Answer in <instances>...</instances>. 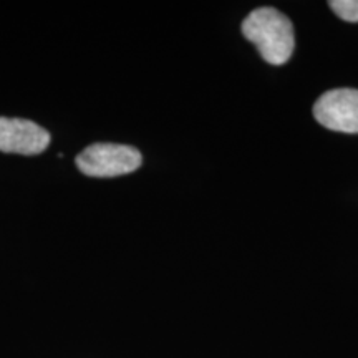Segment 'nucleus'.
Returning a JSON list of instances; mask_svg holds the SVG:
<instances>
[{
	"instance_id": "obj_1",
	"label": "nucleus",
	"mask_w": 358,
	"mask_h": 358,
	"mask_svg": "<svg viewBox=\"0 0 358 358\" xmlns=\"http://www.w3.org/2000/svg\"><path fill=\"white\" fill-rule=\"evenodd\" d=\"M244 37L257 47L267 64L284 65L294 53V25L272 7H259L243 22Z\"/></svg>"
},
{
	"instance_id": "obj_2",
	"label": "nucleus",
	"mask_w": 358,
	"mask_h": 358,
	"mask_svg": "<svg viewBox=\"0 0 358 358\" xmlns=\"http://www.w3.org/2000/svg\"><path fill=\"white\" fill-rule=\"evenodd\" d=\"M141 161V153L133 146L95 143L77 156V166L87 176L115 178L136 171Z\"/></svg>"
},
{
	"instance_id": "obj_3",
	"label": "nucleus",
	"mask_w": 358,
	"mask_h": 358,
	"mask_svg": "<svg viewBox=\"0 0 358 358\" xmlns=\"http://www.w3.org/2000/svg\"><path fill=\"white\" fill-rule=\"evenodd\" d=\"M313 116L322 127L338 133H358V90L337 88L313 105Z\"/></svg>"
},
{
	"instance_id": "obj_4",
	"label": "nucleus",
	"mask_w": 358,
	"mask_h": 358,
	"mask_svg": "<svg viewBox=\"0 0 358 358\" xmlns=\"http://www.w3.org/2000/svg\"><path fill=\"white\" fill-rule=\"evenodd\" d=\"M50 145V133L37 123L24 118L0 116V151L34 156Z\"/></svg>"
},
{
	"instance_id": "obj_5",
	"label": "nucleus",
	"mask_w": 358,
	"mask_h": 358,
	"mask_svg": "<svg viewBox=\"0 0 358 358\" xmlns=\"http://www.w3.org/2000/svg\"><path fill=\"white\" fill-rule=\"evenodd\" d=\"M329 7L337 13L342 20L358 22V0H332L329 2Z\"/></svg>"
}]
</instances>
